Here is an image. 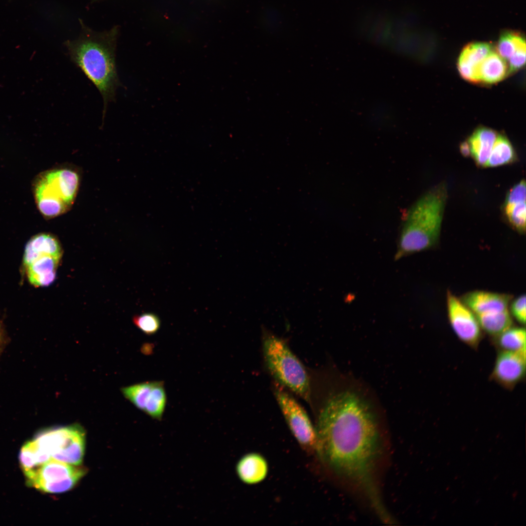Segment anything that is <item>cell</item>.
I'll return each instance as SVG.
<instances>
[{
	"instance_id": "1",
	"label": "cell",
	"mask_w": 526,
	"mask_h": 526,
	"mask_svg": "<svg viewBox=\"0 0 526 526\" xmlns=\"http://www.w3.org/2000/svg\"><path fill=\"white\" fill-rule=\"evenodd\" d=\"M316 430L320 457L336 472L361 487L378 514L384 513L373 475L379 432L365 402L348 391L333 396L320 412Z\"/></svg>"
},
{
	"instance_id": "2",
	"label": "cell",
	"mask_w": 526,
	"mask_h": 526,
	"mask_svg": "<svg viewBox=\"0 0 526 526\" xmlns=\"http://www.w3.org/2000/svg\"><path fill=\"white\" fill-rule=\"evenodd\" d=\"M114 32L86 33L65 44L71 61L95 86L103 101L104 118L109 103L115 99L121 83L115 61Z\"/></svg>"
},
{
	"instance_id": "3",
	"label": "cell",
	"mask_w": 526,
	"mask_h": 526,
	"mask_svg": "<svg viewBox=\"0 0 526 526\" xmlns=\"http://www.w3.org/2000/svg\"><path fill=\"white\" fill-rule=\"evenodd\" d=\"M447 198L444 185L437 186L410 208L399 238L395 258L428 250L439 238Z\"/></svg>"
},
{
	"instance_id": "4",
	"label": "cell",
	"mask_w": 526,
	"mask_h": 526,
	"mask_svg": "<svg viewBox=\"0 0 526 526\" xmlns=\"http://www.w3.org/2000/svg\"><path fill=\"white\" fill-rule=\"evenodd\" d=\"M263 333V354L270 374L282 385L309 400L310 380L302 363L283 339L265 328Z\"/></svg>"
},
{
	"instance_id": "5",
	"label": "cell",
	"mask_w": 526,
	"mask_h": 526,
	"mask_svg": "<svg viewBox=\"0 0 526 526\" xmlns=\"http://www.w3.org/2000/svg\"><path fill=\"white\" fill-rule=\"evenodd\" d=\"M79 176L66 168L47 171L38 179L35 188L36 202L40 212L51 219L63 214L73 206L79 187Z\"/></svg>"
},
{
	"instance_id": "6",
	"label": "cell",
	"mask_w": 526,
	"mask_h": 526,
	"mask_svg": "<svg viewBox=\"0 0 526 526\" xmlns=\"http://www.w3.org/2000/svg\"><path fill=\"white\" fill-rule=\"evenodd\" d=\"M33 440L51 459L75 466L85 452V433L79 424L51 428L38 433Z\"/></svg>"
},
{
	"instance_id": "7",
	"label": "cell",
	"mask_w": 526,
	"mask_h": 526,
	"mask_svg": "<svg viewBox=\"0 0 526 526\" xmlns=\"http://www.w3.org/2000/svg\"><path fill=\"white\" fill-rule=\"evenodd\" d=\"M78 466L50 459L26 475L30 486L46 492L61 493L72 489L85 474Z\"/></svg>"
},
{
	"instance_id": "8",
	"label": "cell",
	"mask_w": 526,
	"mask_h": 526,
	"mask_svg": "<svg viewBox=\"0 0 526 526\" xmlns=\"http://www.w3.org/2000/svg\"><path fill=\"white\" fill-rule=\"evenodd\" d=\"M275 395L288 427L296 440L304 450L318 454L317 430L306 412L290 394L282 389L277 388Z\"/></svg>"
},
{
	"instance_id": "9",
	"label": "cell",
	"mask_w": 526,
	"mask_h": 526,
	"mask_svg": "<svg viewBox=\"0 0 526 526\" xmlns=\"http://www.w3.org/2000/svg\"><path fill=\"white\" fill-rule=\"evenodd\" d=\"M449 322L458 338L472 347L481 337V328L476 315L461 300L448 290L446 295Z\"/></svg>"
},
{
	"instance_id": "10",
	"label": "cell",
	"mask_w": 526,
	"mask_h": 526,
	"mask_svg": "<svg viewBox=\"0 0 526 526\" xmlns=\"http://www.w3.org/2000/svg\"><path fill=\"white\" fill-rule=\"evenodd\" d=\"M526 372V353L500 352L495 360L491 377L508 389L513 388L524 377Z\"/></svg>"
},
{
	"instance_id": "11",
	"label": "cell",
	"mask_w": 526,
	"mask_h": 526,
	"mask_svg": "<svg viewBox=\"0 0 526 526\" xmlns=\"http://www.w3.org/2000/svg\"><path fill=\"white\" fill-rule=\"evenodd\" d=\"M476 315L500 312L508 309L511 295L485 290H474L460 298Z\"/></svg>"
},
{
	"instance_id": "12",
	"label": "cell",
	"mask_w": 526,
	"mask_h": 526,
	"mask_svg": "<svg viewBox=\"0 0 526 526\" xmlns=\"http://www.w3.org/2000/svg\"><path fill=\"white\" fill-rule=\"evenodd\" d=\"M491 52L490 45L486 43H474L467 45L461 53L458 61L461 75L469 81L478 82L477 68Z\"/></svg>"
},
{
	"instance_id": "13",
	"label": "cell",
	"mask_w": 526,
	"mask_h": 526,
	"mask_svg": "<svg viewBox=\"0 0 526 526\" xmlns=\"http://www.w3.org/2000/svg\"><path fill=\"white\" fill-rule=\"evenodd\" d=\"M236 471L242 482L254 485L265 479L268 474V466L264 457L258 453L251 452L238 461Z\"/></svg>"
},
{
	"instance_id": "14",
	"label": "cell",
	"mask_w": 526,
	"mask_h": 526,
	"mask_svg": "<svg viewBox=\"0 0 526 526\" xmlns=\"http://www.w3.org/2000/svg\"><path fill=\"white\" fill-rule=\"evenodd\" d=\"M60 259L51 255H41L26 265L27 276L31 283L37 286H45L52 283L55 279Z\"/></svg>"
},
{
	"instance_id": "15",
	"label": "cell",
	"mask_w": 526,
	"mask_h": 526,
	"mask_svg": "<svg viewBox=\"0 0 526 526\" xmlns=\"http://www.w3.org/2000/svg\"><path fill=\"white\" fill-rule=\"evenodd\" d=\"M62 249L57 239L53 235L41 233L33 237L27 243L23 255L25 266L36 258L44 255L61 258Z\"/></svg>"
},
{
	"instance_id": "16",
	"label": "cell",
	"mask_w": 526,
	"mask_h": 526,
	"mask_svg": "<svg viewBox=\"0 0 526 526\" xmlns=\"http://www.w3.org/2000/svg\"><path fill=\"white\" fill-rule=\"evenodd\" d=\"M497 135L490 129L481 128L477 129L470 137L468 142L470 153L477 164L485 166Z\"/></svg>"
},
{
	"instance_id": "17",
	"label": "cell",
	"mask_w": 526,
	"mask_h": 526,
	"mask_svg": "<svg viewBox=\"0 0 526 526\" xmlns=\"http://www.w3.org/2000/svg\"><path fill=\"white\" fill-rule=\"evenodd\" d=\"M508 71L506 60L491 51L479 65L476 74L478 82L493 83L502 80Z\"/></svg>"
},
{
	"instance_id": "18",
	"label": "cell",
	"mask_w": 526,
	"mask_h": 526,
	"mask_svg": "<svg viewBox=\"0 0 526 526\" xmlns=\"http://www.w3.org/2000/svg\"><path fill=\"white\" fill-rule=\"evenodd\" d=\"M482 330L496 337L512 326V318L508 309L476 315Z\"/></svg>"
},
{
	"instance_id": "19",
	"label": "cell",
	"mask_w": 526,
	"mask_h": 526,
	"mask_svg": "<svg viewBox=\"0 0 526 526\" xmlns=\"http://www.w3.org/2000/svg\"><path fill=\"white\" fill-rule=\"evenodd\" d=\"M167 401L164 382L154 381L143 412L151 418L160 420L163 416Z\"/></svg>"
},
{
	"instance_id": "20",
	"label": "cell",
	"mask_w": 526,
	"mask_h": 526,
	"mask_svg": "<svg viewBox=\"0 0 526 526\" xmlns=\"http://www.w3.org/2000/svg\"><path fill=\"white\" fill-rule=\"evenodd\" d=\"M526 336L525 328L511 326L495 337L502 351L526 353Z\"/></svg>"
},
{
	"instance_id": "21",
	"label": "cell",
	"mask_w": 526,
	"mask_h": 526,
	"mask_svg": "<svg viewBox=\"0 0 526 526\" xmlns=\"http://www.w3.org/2000/svg\"><path fill=\"white\" fill-rule=\"evenodd\" d=\"M514 150L505 136L497 135L485 167H494L510 163L515 159Z\"/></svg>"
},
{
	"instance_id": "22",
	"label": "cell",
	"mask_w": 526,
	"mask_h": 526,
	"mask_svg": "<svg viewBox=\"0 0 526 526\" xmlns=\"http://www.w3.org/2000/svg\"><path fill=\"white\" fill-rule=\"evenodd\" d=\"M154 381H146L121 388L124 397L137 409L143 412Z\"/></svg>"
},
{
	"instance_id": "23",
	"label": "cell",
	"mask_w": 526,
	"mask_h": 526,
	"mask_svg": "<svg viewBox=\"0 0 526 526\" xmlns=\"http://www.w3.org/2000/svg\"><path fill=\"white\" fill-rule=\"evenodd\" d=\"M526 46L525 40L518 34L507 33L500 38L498 45V54L505 60L508 59L519 48Z\"/></svg>"
},
{
	"instance_id": "24",
	"label": "cell",
	"mask_w": 526,
	"mask_h": 526,
	"mask_svg": "<svg viewBox=\"0 0 526 526\" xmlns=\"http://www.w3.org/2000/svg\"><path fill=\"white\" fill-rule=\"evenodd\" d=\"M526 202L504 206L507 221L515 230L521 234L526 231Z\"/></svg>"
},
{
	"instance_id": "25",
	"label": "cell",
	"mask_w": 526,
	"mask_h": 526,
	"mask_svg": "<svg viewBox=\"0 0 526 526\" xmlns=\"http://www.w3.org/2000/svg\"><path fill=\"white\" fill-rule=\"evenodd\" d=\"M132 321L136 327L149 336L156 334L161 325L160 318L152 313L136 315L133 317Z\"/></svg>"
},
{
	"instance_id": "26",
	"label": "cell",
	"mask_w": 526,
	"mask_h": 526,
	"mask_svg": "<svg viewBox=\"0 0 526 526\" xmlns=\"http://www.w3.org/2000/svg\"><path fill=\"white\" fill-rule=\"evenodd\" d=\"M510 301L509 312L515 319L521 324H525L526 319V296L521 295Z\"/></svg>"
},
{
	"instance_id": "27",
	"label": "cell",
	"mask_w": 526,
	"mask_h": 526,
	"mask_svg": "<svg viewBox=\"0 0 526 526\" xmlns=\"http://www.w3.org/2000/svg\"><path fill=\"white\" fill-rule=\"evenodd\" d=\"M526 187L525 180L515 185L508 192L504 205H511L526 202Z\"/></svg>"
},
{
	"instance_id": "28",
	"label": "cell",
	"mask_w": 526,
	"mask_h": 526,
	"mask_svg": "<svg viewBox=\"0 0 526 526\" xmlns=\"http://www.w3.org/2000/svg\"><path fill=\"white\" fill-rule=\"evenodd\" d=\"M508 60V74L514 72L521 68L526 62V46L522 47L517 50Z\"/></svg>"
},
{
	"instance_id": "29",
	"label": "cell",
	"mask_w": 526,
	"mask_h": 526,
	"mask_svg": "<svg viewBox=\"0 0 526 526\" xmlns=\"http://www.w3.org/2000/svg\"><path fill=\"white\" fill-rule=\"evenodd\" d=\"M460 151L464 156H469L471 154L470 149L468 142H464L460 145Z\"/></svg>"
}]
</instances>
